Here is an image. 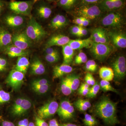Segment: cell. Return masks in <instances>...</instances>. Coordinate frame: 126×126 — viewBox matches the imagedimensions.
<instances>
[{
	"label": "cell",
	"mask_w": 126,
	"mask_h": 126,
	"mask_svg": "<svg viewBox=\"0 0 126 126\" xmlns=\"http://www.w3.org/2000/svg\"><path fill=\"white\" fill-rule=\"evenodd\" d=\"M94 112L107 125L113 126L119 123L117 116L116 103L108 97L101 98L94 106Z\"/></svg>",
	"instance_id": "6da1fadb"
},
{
	"label": "cell",
	"mask_w": 126,
	"mask_h": 126,
	"mask_svg": "<svg viewBox=\"0 0 126 126\" xmlns=\"http://www.w3.org/2000/svg\"><path fill=\"white\" fill-rule=\"evenodd\" d=\"M74 10L75 14L79 17H84L89 20L98 18L103 12L98 4H79Z\"/></svg>",
	"instance_id": "7a4b0ae2"
},
{
	"label": "cell",
	"mask_w": 126,
	"mask_h": 126,
	"mask_svg": "<svg viewBox=\"0 0 126 126\" xmlns=\"http://www.w3.org/2000/svg\"><path fill=\"white\" fill-rule=\"evenodd\" d=\"M25 33L32 42H39L47 34L45 30L32 16L30 18Z\"/></svg>",
	"instance_id": "3957f363"
},
{
	"label": "cell",
	"mask_w": 126,
	"mask_h": 126,
	"mask_svg": "<svg viewBox=\"0 0 126 126\" xmlns=\"http://www.w3.org/2000/svg\"><path fill=\"white\" fill-rule=\"evenodd\" d=\"M34 3V0L25 1L11 0L8 4V7L14 14L29 16L30 18L32 16V10Z\"/></svg>",
	"instance_id": "277c9868"
},
{
	"label": "cell",
	"mask_w": 126,
	"mask_h": 126,
	"mask_svg": "<svg viewBox=\"0 0 126 126\" xmlns=\"http://www.w3.org/2000/svg\"><path fill=\"white\" fill-rule=\"evenodd\" d=\"M101 20L102 25L105 27L119 28L124 23L122 14L117 11L108 12Z\"/></svg>",
	"instance_id": "5b68a950"
},
{
	"label": "cell",
	"mask_w": 126,
	"mask_h": 126,
	"mask_svg": "<svg viewBox=\"0 0 126 126\" xmlns=\"http://www.w3.org/2000/svg\"><path fill=\"white\" fill-rule=\"evenodd\" d=\"M112 50L111 46L108 44L93 43L90 48V53L93 57L97 60L103 61L109 56Z\"/></svg>",
	"instance_id": "8992f818"
},
{
	"label": "cell",
	"mask_w": 126,
	"mask_h": 126,
	"mask_svg": "<svg viewBox=\"0 0 126 126\" xmlns=\"http://www.w3.org/2000/svg\"><path fill=\"white\" fill-rule=\"evenodd\" d=\"M114 78L116 81H120L126 75V61L124 56L119 55L116 58L112 64Z\"/></svg>",
	"instance_id": "52a82bcc"
},
{
	"label": "cell",
	"mask_w": 126,
	"mask_h": 126,
	"mask_svg": "<svg viewBox=\"0 0 126 126\" xmlns=\"http://www.w3.org/2000/svg\"><path fill=\"white\" fill-rule=\"evenodd\" d=\"M32 103L29 99L19 98L15 100L11 109L12 115L20 116L24 115L31 108Z\"/></svg>",
	"instance_id": "ba28073f"
},
{
	"label": "cell",
	"mask_w": 126,
	"mask_h": 126,
	"mask_svg": "<svg viewBox=\"0 0 126 126\" xmlns=\"http://www.w3.org/2000/svg\"><path fill=\"white\" fill-rule=\"evenodd\" d=\"M59 104L55 101L48 102L38 109V114L39 117L43 119L52 117L57 112Z\"/></svg>",
	"instance_id": "9c48e42d"
},
{
	"label": "cell",
	"mask_w": 126,
	"mask_h": 126,
	"mask_svg": "<svg viewBox=\"0 0 126 126\" xmlns=\"http://www.w3.org/2000/svg\"><path fill=\"white\" fill-rule=\"evenodd\" d=\"M24 78L25 74L23 73L13 69L10 72L6 80V82L14 89H18L23 84Z\"/></svg>",
	"instance_id": "30bf717a"
},
{
	"label": "cell",
	"mask_w": 126,
	"mask_h": 126,
	"mask_svg": "<svg viewBox=\"0 0 126 126\" xmlns=\"http://www.w3.org/2000/svg\"><path fill=\"white\" fill-rule=\"evenodd\" d=\"M75 110L73 106L69 100L62 101L59 106L57 113L61 119L67 120L73 117Z\"/></svg>",
	"instance_id": "8fae6325"
},
{
	"label": "cell",
	"mask_w": 126,
	"mask_h": 126,
	"mask_svg": "<svg viewBox=\"0 0 126 126\" xmlns=\"http://www.w3.org/2000/svg\"><path fill=\"white\" fill-rule=\"evenodd\" d=\"M23 16L14 13L8 14L4 17L3 21L8 27L14 29L18 28L22 26L24 23L25 18Z\"/></svg>",
	"instance_id": "7c38bea8"
},
{
	"label": "cell",
	"mask_w": 126,
	"mask_h": 126,
	"mask_svg": "<svg viewBox=\"0 0 126 126\" xmlns=\"http://www.w3.org/2000/svg\"><path fill=\"white\" fill-rule=\"evenodd\" d=\"M32 41L25 32L17 33L12 36V45L21 49L26 50L31 46Z\"/></svg>",
	"instance_id": "4fadbf2b"
},
{
	"label": "cell",
	"mask_w": 126,
	"mask_h": 126,
	"mask_svg": "<svg viewBox=\"0 0 126 126\" xmlns=\"http://www.w3.org/2000/svg\"><path fill=\"white\" fill-rule=\"evenodd\" d=\"M12 45L11 34L4 26L0 25V52H3Z\"/></svg>",
	"instance_id": "5bb4252c"
},
{
	"label": "cell",
	"mask_w": 126,
	"mask_h": 126,
	"mask_svg": "<svg viewBox=\"0 0 126 126\" xmlns=\"http://www.w3.org/2000/svg\"><path fill=\"white\" fill-rule=\"evenodd\" d=\"M113 44L116 47L124 48L126 47V36L124 33L118 31L110 32L108 33Z\"/></svg>",
	"instance_id": "9a60e30c"
},
{
	"label": "cell",
	"mask_w": 126,
	"mask_h": 126,
	"mask_svg": "<svg viewBox=\"0 0 126 126\" xmlns=\"http://www.w3.org/2000/svg\"><path fill=\"white\" fill-rule=\"evenodd\" d=\"M70 39L67 36L61 34L54 35L50 37L46 44V48L54 46H63L67 44Z\"/></svg>",
	"instance_id": "2e32d148"
},
{
	"label": "cell",
	"mask_w": 126,
	"mask_h": 126,
	"mask_svg": "<svg viewBox=\"0 0 126 126\" xmlns=\"http://www.w3.org/2000/svg\"><path fill=\"white\" fill-rule=\"evenodd\" d=\"M93 43L90 37L85 39L70 40L68 44L73 49L75 50L82 49L83 48H90Z\"/></svg>",
	"instance_id": "e0dca14e"
},
{
	"label": "cell",
	"mask_w": 126,
	"mask_h": 126,
	"mask_svg": "<svg viewBox=\"0 0 126 126\" xmlns=\"http://www.w3.org/2000/svg\"><path fill=\"white\" fill-rule=\"evenodd\" d=\"M3 53L11 58L25 56L29 54V52L26 50L21 49L13 45L8 47Z\"/></svg>",
	"instance_id": "ac0fdd59"
},
{
	"label": "cell",
	"mask_w": 126,
	"mask_h": 126,
	"mask_svg": "<svg viewBox=\"0 0 126 126\" xmlns=\"http://www.w3.org/2000/svg\"><path fill=\"white\" fill-rule=\"evenodd\" d=\"M73 70V68L70 65L62 64L55 66L53 70V79L58 78L63 75L70 73Z\"/></svg>",
	"instance_id": "d6986e66"
},
{
	"label": "cell",
	"mask_w": 126,
	"mask_h": 126,
	"mask_svg": "<svg viewBox=\"0 0 126 126\" xmlns=\"http://www.w3.org/2000/svg\"><path fill=\"white\" fill-rule=\"evenodd\" d=\"M35 10L38 16L43 19L49 18L52 12L51 7L45 4H39L35 7Z\"/></svg>",
	"instance_id": "ffe728a7"
},
{
	"label": "cell",
	"mask_w": 126,
	"mask_h": 126,
	"mask_svg": "<svg viewBox=\"0 0 126 126\" xmlns=\"http://www.w3.org/2000/svg\"><path fill=\"white\" fill-rule=\"evenodd\" d=\"M63 55V64L69 65L72 63L74 55V50L68 45L62 46Z\"/></svg>",
	"instance_id": "44dd1931"
},
{
	"label": "cell",
	"mask_w": 126,
	"mask_h": 126,
	"mask_svg": "<svg viewBox=\"0 0 126 126\" xmlns=\"http://www.w3.org/2000/svg\"><path fill=\"white\" fill-rule=\"evenodd\" d=\"M31 71L32 74L40 75L45 72L44 65L40 60L38 58L34 60L30 65Z\"/></svg>",
	"instance_id": "7402d4cb"
},
{
	"label": "cell",
	"mask_w": 126,
	"mask_h": 126,
	"mask_svg": "<svg viewBox=\"0 0 126 126\" xmlns=\"http://www.w3.org/2000/svg\"><path fill=\"white\" fill-rule=\"evenodd\" d=\"M30 64L29 60L26 56L18 57L15 69L25 74L27 73Z\"/></svg>",
	"instance_id": "603a6c76"
},
{
	"label": "cell",
	"mask_w": 126,
	"mask_h": 126,
	"mask_svg": "<svg viewBox=\"0 0 126 126\" xmlns=\"http://www.w3.org/2000/svg\"><path fill=\"white\" fill-rule=\"evenodd\" d=\"M100 78L102 80L109 82L112 81L114 78L113 70L111 68L103 66L100 68L99 70Z\"/></svg>",
	"instance_id": "cb8c5ba5"
},
{
	"label": "cell",
	"mask_w": 126,
	"mask_h": 126,
	"mask_svg": "<svg viewBox=\"0 0 126 126\" xmlns=\"http://www.w3.org/2000/svg\"><path fill=\"white\" fill-rule=\"evenodd\" d=\"M80 2V0H59L58 4L67 11L74 9Z\"/></svg>",
	"instance_id": "d4e9b609"
},
{
	"label": "cell",
	"mask_w": 126,
	"mask_h": 126,
	"mask_svg": "<svg viewBox=\"0 0 126 126\" xmlns=\"http://www.w3.org/2000/svg\"><path fill=\"white\" fill-rule=\"evenodd\" d=\"M60 87L61 92L65 96L69 95L73 92L70 87L69 75L62 79Z\"/></svg>",
	"instance_id": "484cf974"
},
{
	"label": "cell",
	"mask_w": 126,
	"mask_h": 126,
	"mask_svg": "<svg viewBox=\"0 0 126 126\" xmlns=\"http://www.w3.org/2000/svg\"><path fill=\"white\" fill-rule=\"evenodd\" d=\"M74 104L76 108L81 111H86L92 106L88 100L82 99H78L75 102Z\"/></svg>",
	"instance_id": "4316f807"
},
{
	"label": "cell",
	"mask_w": 126,
	"mask_h": 126,
	"mask_svg": "<svg viewBox=\"0 0 126 126\" xmlns=\"http://www.w3.org/2000/svg\"><path fill=\"white\" fill-rule=\"evenodd\" d=\"M106 32V30L103 28L100 27L96 28L92 31L90 38L94 43H98L102 35Z\"/></svg>",
	"instance_id": "83f0119b"
},
{
	"label": "cell",
	"mask_w": 126,
	"mask_h": 126,
	"mask_svg": "<svg viewBox=\"0 0 126 126\" xmlns=\"http://www.w3.org/2000/svg\"><path fill=\"white\" fill-rule=\"evenodd\" d=\"M70 87L72 92L77 90L80 84L79 76L75 74L69 75Z\"/></svg>",
	"instance_id": "f1b7e54d"
},
{
	"label": "cell",
	"mask_w": 126,
	"mask_h": 126,
	"mask_svg": "<svg viewBox=\"0 0 126 126\" xmlns=\"http://www.w3.org/2000/svg\"><path fill=\"white\" fill-rule=\"evenodd\" d=\"M32 89L35 93L40 94H43L48 92L50 88V84H45L40 86H32Z\"/></svg>",
	"instance_id": "f546056e"
},
{
	"label": "cell",
	"mask_w": 126,
	"mask_h": 126,
	"mask_svg": "<svg viewBox=\"0 0 126 126\" xmlns=\"http://www.w3.org/2000/svg\"><path fill=\"white\" fill-rule=\"evenodd\" d=\"M99 86H100L101 90H103L104 92L111 91L117 93H118L116 89H115L111 85L109 81L102 80L100 82Z\"/></svg>",
	"instance_id": "4dcf8cb0"
},
{
	"label": "cell",
	"mask_w": 126,
	"mask_h": 126,
	"mask_svg": "<svg viewBox=\"0 0 126 126\" xmlns=\"http://www.w3.org/2000/svg\"><path fill=\"white\" fill-rule=\"evenodd\" d=\"M83 121L87 126H95L97 124V122L95 118L87 113L84 114Z\"/></svg>",
	"instance_id": "1f68e13d"
},
{
	"label": "cell",
	"mask_w": 126,
	"mask_h": 126,
	"mask_svg": "<svg viewBox=\"0 0 126 126\" xmlns=\"http://www.w3.org/2000/svg\"><path fill=\"white\" fill-rule=\"evenodd\" d=\"M100 89L99 84L97 82H96L92 88H89L88 93L86 96L89 98H93L96 96Z\"/></svg>",
	"instance_id": "d6a6232c"
},
{
	"label": "cell",
	"mask_w": 126,
	"mask_h": 126,
	"mask_svg": "<svg viewBox=\"0 0 126 126\" xmlns=\"http://www.w3.org/2000/svg\"><path fill=\"white\" fill-rule=\"evenodd\" d=\"M87 57L84 52H80L75 58V63L77 64H80L86 63L87 61Z\"/></svg>",
	"instance_id": "836d02e7"
},
{
	"label": "cell",
	"mask_w": 126,
	"mask_h": 126,
	"mask_svg": "<svg viewBox=\"0 0 126 126\" xmlns=\"http://www.w3.org/2000/svg\"><path fill=\"white\" fill-rule=\"evenodd\" d=\"M85 68L88 72H94L97 69V65L94 60H89L86 62Z\"/></svg>",
	"instance_id": "e575fe53"
},
{
	"label": "cell",
	"mask_w": 126,
	"mask_h": 126,
	"mask_svg": "<svg viewBox=\"0 0 126 126\" xmlns=\"http://www.w3.org/2000/svg\"><path fill=\"white\" fill-rule=\"evenodd\" d=\"M10 94L4 90H0V104L9 102L10 99Z\"/></svg>",
	"instance_id": "d590c367"
},
{
	"label": "cell",
	"mask_w": 126,
	"mask_h": 126,
	"mask_svg": "<svg viewBox=\"0 0 126 126\" xmlns=\"http://www.w3.org/2000/svg\"><path fill=\"white\" fill-rule=\"evenodd\" d=\"M67 19L64 16L60 15L58 23L57 25L56 30L60 29L65 27L67 24Z\"/></svg>",
	"instance_id": "8d00e7d4"
},
{
	"label": "cell",
	"mask_w": 126,
	"mask_h": 126,
	"mask_svg": "<svg viewBox=\"0 0 126 126\" xmlns=\"http://www.w3.org/2000/svg\"><path fill=\"white\" fill-rule=\"evenodd\" d=\"M45 58L46 60L48 63H56L59 60V54H46L45 56Z\"/></svg>",
	"instance_id": "74e56055"
},
{
	"label": "cell",
	"mask_w": 126,
	"mask_h": 126,
	"mask_svg": "<svg viewBox=\"0 0 126 126\" xmlns=\"http://www.w3.org/2000/svg\"><path fill=\"white\" fill-rule=\"evenodd\" d=\"M115 11L122 9L125 5L126 0H112Z\"/></svg>",
	"instance_id": "f35d334b"
},
{
	"label": "cell",
	"mask_w": 126,
	"mask_h": 126,
	"mask_svg": "<svg viewBox=\"0 0 126 126\" xmlns=\"http://www.w3.org/2000/svg\"><path fill=\"white\" fill-rule=\"evenodd\" d=\"M8 66V62L5 58L0 56V72L5 71Z\"/></svg>",
	"instance_id": "ab89813d"
},
{
	"label": "cell",
	"mask_w": 126,
	"mask_h": 126,
	"mask_svg": "<svg viewBox=\"0 0 126 126\" xmlns=\"http://www.w3.org/2000/svg\"><path fill=\"white\" fill-rule=\"evenodd\" d=\"M49 84V81L45 79L34 80L31 84L32 86H40Z\"/></svg>",
	"instance_id": "60d3db41"
},
{
	"label": "cell",
	"mask_w": 126,
	"mask_h": 126,
	"mask_svg": "<svg viewBox=\"0 0 126 126\" xmlns=\"http://www.w3.org/2000/svg\"><path fill=\"white\" fill-rule=\"evenodd\" d=\"M59 16L60 15H56L52 19L49 24L50 28L56 30L57 25L58 23Z\"/></svg>",
	"instance_id": "b9f144b4"
},
{
	"label": "cell",
	"mask_w": 126,
	"mask_h": 126,
	"mask_svg": "<svg viewBox=\"0 0 126 126\" xmlns=\"http://www.w3.org/2000/svg\"><path fill=\"white\" fill-rule=\"evenodd\" d=\"M35 121L36 126H48V124L44 119L40 118L38 116L35 117Z\"/></svg>",
	"instance_id": "7bdbcfd3"
},
{
	"label": "cell",
	"mask_w": 126,
	"mask_h": 126,
	"mask_svg": "<svg viewBox=\"0 0 126 126\" xmlns=\"http://www.w3.org/2000/svg\"><path fill=\"white\" fill-rule=\"evenodd\" d=\"M102 0H80L79 4H98Z\"/></svg>",
	"instance_id": "ee69618b"
},
{
	"label": "cell",
	"mask_w": 126,
	"mask_h": 126,
	"mask_svg": "<svg viewBox=\"0 0 126 126\" xmlns=\"http://www.w3.org/2000/svg\"><path fill=\"white\" fill-rule=\"evenodd\" d=\"M45 53L46 54L58 55V51L56 49L52 48V47H47L45 49Z\"/></svg>",
	"instance_id": "f6af8a7d"
},
{
	"label": "cell",
	"mask_w": 126,
	"mask_h": 126,
	"mask_svg": "<svg viewBox=\"0 0 126 126\" xmlns=\"http://www.w3.org/2000/svg\"><path fill=\"white\" fill-rule=\"evenodd\" d=\"M81 26L78 25L72 26L70 30L71 33L77 36H78L81 30Z\"/></svg>",
	"instance_id": "bcb514c9"
},
{
	"label": "cell",
	"mask_w": 126,
	"mask_h": 126,
	"mask_svg": "<svg viewBox=\"0 0 126 126\" xmlns=\"http://www.w3.org/2000/svg\"><path fill=\"white\" fill-rule=\"evenodd\" d=\"M88 34L87 30L85 28H83V27L81 26V30L77 36L78 37H82V36L87 35Z\"/></svg>",
	"instance_id": "7dc6e473"
},
{
	"label": "cell",
	"mask_w": 126,
	"mask_h": 126,
	"mask_svg": "<svg viewBox=\"0 0 126 126\" xmlns=\"http://www.w3.org/2000/svg\"><path fill=\"white\" fill-rule=\"evenodd\" d=\"M89 88H79L78 93L79 94L83 96H85L87 94L89 90Z\"/></svg>",
	"instance_id": "c3c4849f"
},
{
	"label": "cell",
	"mask_w": 126,
	"mask_h": 126,
	"mask_svg": "<svg viewBox=\"0 0 126 126\" xmlns=\"http://www.w3.org/2000/svg\"><path fill=\"white\" fill-rule=\"evenodd\" d=\"M29 120L25 119L20 121L18 123V126H28L29 124Z\"/></svg>",
	"instance_id": "681fc988"
},
{
	"label": "cell",
	"mask_w": 126,
	"mask_h": 126,
	"mask_svg": "<svg viewBox=\"0 0 126 126\" xmlns=\"http://www.w3.org/2000/svg\"><path fill=\"white\" fill-rule=\"evenodd\" d=\"M73 23L82 27V19L81 17H77L73 20Z\"/></svg>",
	"instance_id": "f907efd6"
},
{
	"label": "cell",
	"mask_w": 126,
	"mask_h": 126,
	"mask_svg": "<svg viewBox=\"0 0 126 126\" xmlns=\"http://www.w3.org/2000/svg\"><path fill=\"white\" fill-rule=\"evenodd\" d=\"M82 27H86L89 25L90 23V20L84 17H82Z\"/></svg>",
	"instance_id": "816d5d0a"
},
{
	"label": "cell",
	"mask_w": 126,
	"mask_h": 126,
	"mask_svg": "<svg viewBox=\"0 0 126 126\" xmlns=\"http://www.w3.org/2000/svg\"><path fill=\"white\" fill-rule=\"evenodd\" d=\"M48 126H59L58 121L56 119H51L50 121Z\"/></svg>",
	"instance_id": "f5cc1de1"
},
{
	"label": "cell",
	"mask_w": 126,
	"mask_h": 126,
	"mask_svg": "<svg viewBox=\"0 0 126 126\" xmlns=\"http://www.w3.org/2000/svg\"><path fill=\"white\" fill-rule=\"evenodd\" d=\"M1 126H15L14 123L8 121H4L2 122Z\"/></svg>",
	"instance_id": "db71d44e"
},
{
	"label": "cell",
	"mask_w": 126,
	"mask_h": 126,
	"mask_svg": "<svg viewBox=\"0 0 126 126\" xmlns=\"http://www.w3.org/2000/svg\"><path fill=\"white\" fill-rule=\"evenodd\" d=\"M87 74H88V76L89 78L90 79V81H91V86H93L96 83L94 78L92 74L89 73H87Z\"/></svg>",
	"instance_id": "11a10c76"
},
{
	"label": "cell",
	"mask_w": 126,
	"mask_h": 126,
	"mask_svg": "<svg viewBox=\"0 0 126 126\" xmlns=\"http://www.w3.org/2000/svg\"><path fill=\"white\" fill-rule=\"evenodd\" d=\"M4 2L3 0H0V16L2 14V12L4 9Z\"/></svg>",
	"instance_id": "9f6ffc18"
},
{
	"label": "cell",
	"mask_w": 126,
	"mask_h": 126,
	"mask_svg": "<svg viewBox=\"0 0 126 126\" xmlns=\"http://www.w3.org/2000/svg\"><path fill=\"white\" fill-rule=\"evenodd\" d=\"M84 80H85V82H86V83L88 85H89V86H91V81H90V79L89 78V77L87 73L86 76H85V78H84Z\"/></svg>",
	"instance_id": "6f0895ef"
},
{
	"label": "cell",
	"mask_w": 126,
	"mask_h": 126,
	"mask_svg": "<svg viewBox=\"0 0 126 126\" xmlns=\"http://www.w3.org/2000/svg\"><path fill=\"white\" fill-rule=\"evenodd\" d=\"M89 85H88L87 84L86 82L82 83L81 86L79 87V88L88 89L89 88Z\"/></svg>",
	"instance_id": "680465c9"
},
{
	"label": "cell",
	"mask_w": 126,
	"mask_h": 126,
	"mask_svg": "<svg viewBox=\"0 0 126 126\" xmlns=\"http://www.w3.org/2000/svg\"><path fill=\"white\" fill-rule=\"evenodd\" d=\"M59 126H78L75 124H72V123H64L59 125Z\"/></svg>",
	"instance_id": "91938a15"
},
{
	"label": "cell",
	"mask_w": 126,
	"mask_h": 126,
	"mask_svg": "<svg viewBox=\"0 0 126 126\" xmlns=\"http://www.w3.org/2000/svg\"><path fill=\"white\" fill-rule=\"evenodd\" d=\"M36 126L35 124H34L32 122H30L29 123V126Z\"/></svg>",
	"instance_id": "94428289"
},
{
	"label": "cell",
	"mask_w": 126,
	"mask_h": 126,
	"mask_svg": "<svg viewBox=\"0 0 126 126\" xmlns=\"http://www.w3.org/2000/svg\"><path fill=\"white\" fill-rule=\"evenodd\" d=\"M35 1V2H37V1H39L40 0H34ZM45 0L48 1H51L54 0Z\"/></svg>",
	"instance_id": "6125c7cd"
},
{
	"label": "cell",
	"mask_w": 126,
	"mask_h": 126,
	"mask_svg": "<svg viewBox=\"0 0 126 126\" xmlns=\"http://www.w3.org/2000/svg\"></svg>",
	"instance_id": "be15d7a7"
}]
</instances>
